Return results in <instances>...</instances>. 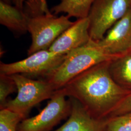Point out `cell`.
I'll list each match as a JSON object with an SVG mask.
<instances>
[{
  "instance_id": "6da1fadb",
  "label": "cell",
  "mask_w": 131,
  "mask_h": 131,
  "mask_svg": "<svg viewBox=\"0 0 131 131\" xmlns=\"http://www.w3.org/2000/svg\"><path fill=\"white\" fill-rule=\"evenodd\" d=\"M111 61L94 66L59 89L66 97L78 101L91 116L98 119L110 118L114 109L131 93L113 79L109 70Z\"/></svg>"
},
{
  "instance_id": "7a4b0ae2",
  "label": "cell",
  "mask_w": 131,
  "mask_h": 131,
  "mask_svg": "<svg viewBox=\"0 0 131 131\" xmlns=\"http://www.w3.org/2000/svg\"><path fill=\"white\" fill-rule=\"evenodd\" d=\"M122 55L108 53L90 39L86 45L66 54L61 64L44 80L49 82L56 91L94 66L103 62L113 60Z\"/></svg>"
},
{
  "instance_id": "3957f363",
  "label": "cell",
  "mask_w": 131,
  "mask_h": 131,
  "mask_svg": "<svg viewBox=\"0 0 131 131\" xmlns=\"http://www.w3.org/2000/svg\"><path fill=\"white\" fill-rule=\"evenodd\" d=\"M11 76L17 85L18 94L8 101L5 108L27 118L32 108L47 99H50L56 90L44 79L34 80L20 74Z\"/></svg>"
},
{
  "instance_id": "277c9868",
  "label": "cell",
  "mask_w": 131,
  "mask_h": 131,
  "mask_svg": "<svg viewBox=\"0 0 131 131\" xmlns=\"http://www.w3.org/2000/svg\"><path fill=\"white\" fill-rule=\"evenodd\" d=\"M68 16L56 17L53 14H41L30 17L28 32L32 43L28 50V55L48 50L61 34L73 24Z\"/></svg>"
},
{
  "instance_id": "5b68a950",
  "label": "cell",
  "mask_w": 131,
  "mask_h": 131,
  "mask_svg": "<svg viewBox=\"0 0 131 131\" xmlns=\"http://www.w3.org/2000/svg\"><path fill=\"white\" fill-rule=\"evenodd\" d=\"M131 7V0H96L88 17L91 40H101Z\"/></svg>"
},
{
  "instance_id": "8992f818",
  "label": "cell",
  "mask_w": 131,
  "mask_h": 131,
  "mask_svg": "<svg viewBox=\"0 0 131 131\" xmlns=\"http://www.w3.org/2000/svg\"><path fill=\"white\" fill-rule=\"evenodd\" d=\"M66 56L56 54L49 50L40 51L20 61L7 64L1 62L0 74H20L31 78H45L61 64Z\"/></svg>"
},
{
  "instance_id": "52a82bcc",
  "label": "cell",
  "mask_w": 131,
  "mask_h": 131,
  "mask_svg": "<svg viewBox=\"0 0 131 131\" xmlns=\"http://www.w3.org/2000/svg\"><path fill=\"white\" fill-rule=\"evenodd\" d=\"M60 90H57L47 105L37 115L26 118L19 124L18 131H50L62 120L69 117L70 100Z\"/></svg>"
},
{
  "instance_id": "ba28073f",
  "label": "cell",
  "mask_w": 131,
  "mask_h": 131,
  "mask_svg": "<svg viewBox=\"0 0 131 131\" xmlns=\"http://www.w3.org/2000/svg\"><path fill=\"white\" fill-rule=\"evenodd\" d=\"M94 42L111 54L121 55L127 52L131 42V7L101 40Z\"/></svg>"
},
{
  "instance_id": "9c48e42d",
  "label": "cell",
  "mask_w": 131,
  "mask_h": 131,
  "mask_svg": "<svg viewBox=\"0 0 131 131\" xmlns=\"http://www.w3.org/2000/svg\"><path fill=\"white\" fill-rule=\"evenodd\" d=\"M89 18L78 19L70 27L56 39L48 49L53 53L66 55L70 52L88 44L91 38Z\"/></svg>"
},
{
  "instance_id": "30bf717a",
  "label": "cell",
  "mask_w": 131,
  "mask_h": 131,
  "mask_svg": "<svg viewBox=\"0 0 131 131\" xmlns=\"http://www.w3.org/2000/svg\"><path fill=\"white\" fill-rule=\"evenodd\" d=\"M71 112L69 118L54 131H107L108 119H98L91 116L79 102L70 98Z\"/></svg>"
},
{
  "instance_id": "8fae6325",
  "label": "cell",
  "mask_w": 131,
  "mask_h": 131,
  "mask_svg": "<svg viewBox=\"0 0 131 131\" xmlns=\"http://www.w3.org/2000/svg\"><path fill=\"white\" fill-rule=\"evenodd\" d=\"M24 10L0 0V24L18 34L28 32L29 19Z\"/></svg>"
},
{
  "instance_id": "7c38bea8",
  "label": "cell",
  "mask_w": 131,
  "mask_h": 131,
  "mask_svg": "<svg viewBox=\"0 0 131 131\" xmlns=\"http://www.w3.org/2000/svg\"><path fill=\"white\" fill-rule=\"evenodd\" d=\"M109 70L117 84L131 91V53L126 52L111 61Z\"/></svg>"
},
{
  "instance_id": "4fadbf2b",
  "label": "cell",
  "mask_w": 131,
  "mask_h": 131,
  "mask_svg": "<svg viewBox=\"0 0 131 131\" xmlns=\"http://www.w3.org/2000/svg\"><path fill=\"white\" fill-rule=\"evenodd\" d=\"M96 0H60V2L53 6L51 11L54 15L64 13L70 18L78 19L87 18L90 10Z\"/></svg>"
},
{
  "instance_id": "5bb4252c",
  "label": "cell",
  "mask_w": 131,
  "mask_h": 131,
  "mask_svg": "<svg viewBox=\"0 0 131 131\" xmlns=\"http://www.w3.org/2000/svg\"><path fill=\"white\" fill-rule=\"evenodd\" d=\"M24 117L7 109L0 111V131H18L19 124Z\"/></svg>"
},
{
  "instance_id": "9a60e30c",
  "label": "cell",
  "mask_w": 131,
  "mask_h": 131,
  "mask_svg": "<svg viewBox=\"0 0 131 131\" xmlns=\"http://www.w3.org/2000/svg\"><path fill=\"white\" fill-rule=\"evenodd\" d=\"M17 90V85L10 75L0 74V109H5L8 96Z\"/></svg>"
},
{
  "instance_id": "2e32d148",
  "label": "cell",
  "mask_w": 131,
  "mask_h": 131,
  "mask_svg": "<svg viewBox=\"0 0 131 131\" xmlns=\"http://www.w3.org/2000/svg\"><path fill=\"white\" fill-rule=\"evenodd\" d=\"M107 131H131V112L108 118Z\"/></svg>"
},
{
  "instance_id": "e0dca14e",
  "label": "cell",
  "mask_w": 131,
  "mask_h": 131,
  "mask_svg": "<svg viewBox=\"0 0 131 131\" xmlns=\"http://www.w3.org/2000/svg\"><path fill=\"white\" fill-rule=\"evenodd\" d=\"M24 11L29 17L41 14H51L46 0H24Z\"/></svg>"
},
{
  "instance_id": "ac0fdd59",
  "label": "cell",
  "mask_w": 131,
  "mask_h": 131,
  "mask_svg": "<svg viewBox=\"0 0 131 131\" xmlns=\"http://www.w3.org/2000/svg\"><path fill=\"white\" fill-rule=\"evenodd\" d=\"M131 112V93L128 94L114 109L110 117Z\"/></svg>"
},
{
  "instance_id": "d6986e66",
  "label": "cell",
  "mask_w": 131,
  "mask_h": 131,
  "mask_svg": "<svg viewBox=\"0 0 131 131\" xmlns=\"http://www.w3.org/2000/svg\"><path fill=\"white\" fill-rule=\"evenodd\" d=\"M24 0H12V3L14 5L20 9L24 10Z\"/></svg>"
},
{
  "instance_id": "ffe728a7",
  "label": "cell",
  "mask_w": 131,
  "mask_h": 131,
  "mask_svg": "<svg viewBox=\"0 0 131 131\" xmlns=\"http://www.w3.org/2000/svg\"><path fill=\"white\" fill-rule=\"evenodd\" d=\"M2 1H4V2L6 3L11 4V5H12V0H2Z\"/></svg>"
},
{
  "instance_id": "44dd1931",
  "label": "cell",
  "mask_w": 131,
  "mask_h": 131,
  "mask_svg": "<svg viewBox=\"0 0 131 131\" xmlns=\"http://www.w3.org/2000/svg\"><path fill=\"white\" fill-rule=\"evenodd\" d=\"M127 52L131 53V44H130V47H129V49H128V51Z\"/></svg>"
}]
</instances>
